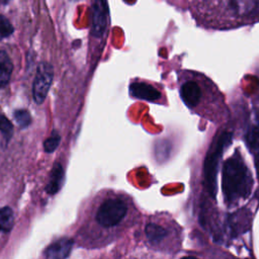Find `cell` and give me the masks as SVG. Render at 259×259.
<instances>
[{
	"label": "cell",
	"mask_w": 259,
	"mask_h": 259,
	"mask_svg": "<svg viewBox=\"0 0 259 259\" xmlns=\"http://www.w3.org/2000/svg\"><path fill=\"white\" fill-rule=\"evenodd\" d=\"M64 181V170L60 163H56L51 171L50 174V180L48 182V185L46 187V190L49 194H55L57 193Z\"/></svg>",
	"instance_id": "obj_11"
},
{
	"label": "cell",
	"mask_w": 259,
	"mask_h": 259,
	"mask_svg": "<svg viewBox=\"0 0 259 259\" xmlns=\"http://www.w3.org/2000/svg\"><path fill=\"white\" fill-rule=\"evenodd\" d=\"M140 212L131 196L123 192L109 191L98 203L94 221L108 240L131 228L139 221Z\"/></svg>",
	"instance_id": "obj_3"
},
{
	"label": "cell",
	"mask_w": 259,
	"mask_h": 259,
	"mask_svg": "<svg viewBox=\"0 0 259 259\" xmlns=\"http://www.w3.org/2000/svg\"><path fill=\"white\" fill-rule=\"evenodd\" d=\"M196 23L208 29H232L259 22V0H190Z\"/></svg>",
	"instance_id": "obj_1"
},
{
	"label": "cell",
	"mask_w": 259,
	"mask_h": 259,
	"mask_svg": "<svg viewBox=\"0 0 259 259\" xmlns=\"http://www.w3.org/2000/svg\"><path fill=\"white\" fill-rule=\"evenodd\" d=\"M0 131L3 135V137L5 138L6 142H8L12 136V132H13V125L12 123L6 118V116H4L3 114L0 113Z\"/></svg>",
	"instance_id": "obj_16"
},
{
	"label": "cell",
	"mask_w": 259,
	"mask_h": 259,
	"mask_svg": "<svg viewBox=\"0 0 259 259\" xmlns=\"http://www.w3.org/2000/svg\"><path fill=\"white\" fill-rule=\"evenodd\" d=\"M142 242L150 250L174 254L182 243V229L167 212L150 215L142 229Z\"/></svg>",
	"instance_id": "obj_4"
},
{
	"label": "cell",
	"mask_w": 259,
	"mask_h": 259,
	"mask_svg": "<svg viewBox=\"0 0 259 259\" xmlns=\"http://www.w3.org/2000/svg\"><path fill=\"white\" fill-rule=\"evenodd\" d=\"M0 1H1V2H2V3H3V4H5V3H7V2H9V1H10V0H0Z\"/></svg>",
	"instance_id": "obj_18"
},
{
	"label": "cell",
	"mask_w": 259,
	"mask_h": 259,
	"mask_svg": "<svg viewBox=\"0 0 259 259\" xmlns=\"http://www.w3.org/2000/svg\"><path fill=\"white\" fill-rule=\"evenodd\" d=\"M13 70V64L8 54L0 51V88L7 85Z\"/></svg>",
	"instance_id": "obj_12"
},
{
	"label": "cell",
	"mask_w": 259,
	"mask_h": 259,
	"mask_svg": "<svg viewBox=\"0 0 259 259\" xmlns=\"http://www.w3.org/2000/svg\"><path fill=\"white\" fill-rule=\"evenodd\" d=\"M73 246V241L68 238H62L52 245H50L46 251L45 256L50 259H63L69 256Z\"/></svg>",
	"instance_id": "obj_9"
},
{
	"label": "cell",
	"mask_w": 259,
	"mask_h": 259,
	"mask_svg": "<svg viewBox=\"0 0 259 259\" xmlns=\"http://www.w3.org/2000/svg\"><path fill=\"white\" fill-rule=\"evenodd\" d=\"M54 77V69L49 63H40L37 66L36 74L32 85L33 99L37 104L45 101L51 88Z\"/></svg>",
	"instance_id": "obj_6"
},
{
	"label": "cell",
	"mask_w": 259,
	"mask_h": 259,
	"mask_svg": "<svg viewBox=\"0 0 259 259\" xmlns=\"http://www.w3.org/2000/svg\"><path fill=\"white\" fill-rule=\"evenodd\" d=\"M223 194L225 202L231 207L246 200L253 188V178L240 152L226 160L223 166Z\"/></svg>",
	"instance_id": "obj_5"
},
{
	"label": "cell",
	"mask_w": 259,
	"mask_h": 259,
	"mask_svg": "<svg viewBox=\"0 0 259 259\" xmlns=\"http://www.w3.org/2000/svg\"><path fill=\"white\" fill-rule=\"evenodd\" d=\"M13 30L14 28L8 18H6L4 15H0V39L11 35Z\"/></svg>",
	"instance_id": "obj_17"
},
{
	"label": "cell",
	"mask_w": 259,
	"mask_h": 259,
	"mask_svg": "<svg viewBox=\"0 0 259 259\" xmlns=\"http://www.w3.org/2000/svg\"><path fill=\"white\" fill-rule=\"evenodd\" d=\"M60 142H61V137H60V135H59L57 132H53L52 135H51V136L45 141V143H44L45 151H46L47 153H52V152H54V151L58 148Z\"/></svg>",
	"instance_id": "obj_14"
},
{
	"label": "cell",
	"mask_w": 259,
	"mask_h": 259,
	"mask_svg": "<svg viewBox=\"0 0 259 259\" xmlns=\"http://www.w3.org/2000/svg\"><path fill=\"white\" fill-rule=\"evenodd\" d=\"M104 0H95L93 6V29L95 35L102 34L106 24V10Z\"/></svg>",
	"instance_id": "obj_10"
},
{
	"label": "cell",
	"mask_w": 259,
	"mask_h": 259,
	"mask_svg": "<svg viewBox=\"0 0 259 259\" xmlns=\"http://www.w3.org/2000/svg\"><path fill=\"white\" fill-rule=\"evenodd\" d=\"M246 140L248 147L254 156L259 177V111L253 117V120L247 132Z\"/></svg>",
	"instance_id": "obj_8"
},
{
	"label": "cell",
	"mask_w": 259,
	"mask_h": 259,
	"mask_svg": "<svg viewBox=\"0 0 259 259\" xmlns=\"http://www.w3.org/2000/svg\"><path fill=\"white\" fill-rule=\"evenodd\" d=\"M132 96L151 102H158L162 97L160 90L146 81H133L130 85Z\"/></svg>",
	"instance_id": "obj_7"
},
{
	"label": "cell",
	"mask_w": 259,
	"mask_h": 259,
	"mask_svg": "<svg viewBox=\"0 0 259 259\" xmlns=\"http://www.w3.org/2000/svg\"><path fill=\"white\" fill-rule=\"evenodd\" d=\"M14 118L19 126L26 127L31 122V116L27 110L24 109H18L14 112Z\"/></svg>",
	"instance_id": "obj_15"
},
{
	"label": "cell",
	"mask_w": 259,
	"mask_h": 259,
	"mask_svg": "<svg viewBox=\"0 0 259 259\" xmlns=\"http://www.w3.org/2000/svg\"><path fill=\"white\" fill-rule=\"evenodd\" d=\"M178 87L182 101L193 113L211 122L227 119L228 109L223 94L202 73L181 71L178 73Z\"/></svg>",
	"instance_id": "obj_2"
},
{
	"label": "cell",
	"mask_w": 259,
	"mask_h": 259,
	"mask_svg": "<svg viewBox=\"0 0 259 259\" xmlns=\"http://www.w3.org/2000/svg\"><path fill=\"white\" fill-rule=\"evenodd\" d=\"M14 225V213L8 206L0 208V231L9 232Z\"/></svg>",
	"instance_id": "obj_13"
},
{
	"label": "cell",
	"mask_w": 259,
	"mask_h": 259,
	"mask_svg": "<svg viewBox=\"0 0 259 259\" xmlns=\"http://www.w3.org/2000/svg\"><path fill=\"white\" fill-rule=\"evenodd\" d=\"M74 1H75V0H74Z\"/></svg>",
	"instance_id": "obj_19"
}]
</instances>
